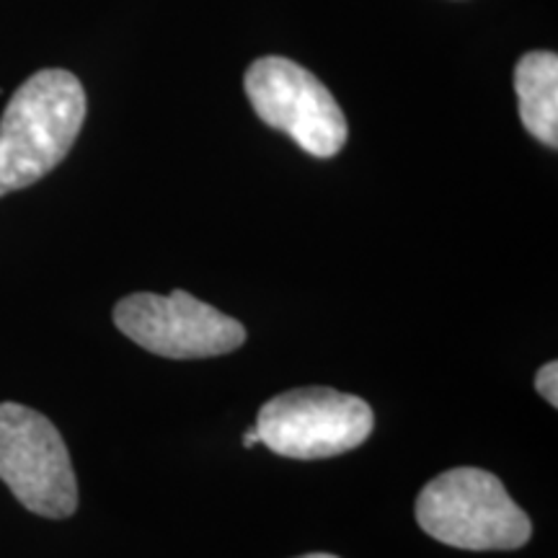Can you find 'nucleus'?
Segmentation results:
<instances>
[{
  "mask_svg": "<svg viewBox=\"0 0 558 558\" xmlns=\"http://www.w3.org/2000/svg\"><path fill=\"white\" fill-rule=\"evenodd\" d=\"M246 96L259 120L305 153L333 158L347 145V117L311 70L288 58H262L246 70Z\"/></svg>",
  "mask_w": 558,
  "mask_h": 558,
  "instance_id": "423d86ee",
  "label": "nucleus"
},
{
  "mask_svg": "<svg viewBox=\"0 0 558 558\" xmlns=\"http://www.w3.org/2000/svg\"><path fill=\"white\" fill-rule=\"evenodd\" d=\"M300 558H339V556H331V554H308V556H300Z\"/></svg>",
  "mask_w": 558,
  "mask_h": 558,
  "instance_id": "9d476101",
  "label": "nucleus"
},
{
  "mask_svg": "<svg viewBox=\"0 0 558 558\" xmlns=\"http://www.w3.org/2000/svg\"><path fill=\"white\" fill-rule=\"evenodd\" d=\"M416 522L429 538L463 550H518L533 522L484 469H452L418 492Z\"/></svg>",
  "mask_w": 558,
  "mask_h": 558,
  "instance_id": "f03ea898",
  "label": "nucleus"
},
{
  "mask_svg": "<svg viewBox=\"0 0 558 558\" xmlns=\"http://www.w3.org/2000/svg\"><path fill=\"white\" fill-rule=\"evenodd\" d=\"M114 324L137 347L166 360L220 357L246 341L243 324L184 290L122 298L114 308Z\"/></svg>",
  "mask_w": 558,
  "mask_h": 558,
  "instance_id": "39448f33",
  "label": "nucleus"
},
{
  "mask_svg": "<svg viewBox=\"0 0 558 558\" xmlns=\"http://www.w3.org/2000/svg\"><path fill=\"white\" fill-rule=\"evenodd\" d=\"M256 442H259V435H256V429H248L246 435H243V448H254Z\"/></svg>",
  "mask_w": 558,
  "mask_h": 558,
  "instance_id": "1a4fd4ad",
  "label": "nucleus"
},
{
  "mask_svg": "<svg viewBox=\"0 0 558 558\" xmlns=\"http://www.w3.org/2000/svg\"><path fill=\"white\" fill-rule=\"evenodd\" d=\"M0 481L39 518L65 520L78 509L65 439L50 418L21 403H0Z\"/></svg>",
  "mask_w": 558,
  "mask_h": 558,
  "instance_id": "20e7f679",
  "label": "nucleus"
},
{
  "mask_svg": "<svg viewBox=\"0 0 558 558\" xmlns=\"http://www.w3.org/2000/svg\"><path fill=\"white\" fill-rule=\"evenodd\" d=\"M259 442L292 460H320L360 448L375 429L367 401L333 388H295L256 414Z\"/></svg>",
  "mask_w": 558,
  "mask_h": 558,
  "instance_id": "7ed1b4c3",
  "label": "nucleus"
},
{
  "mask_svg": "<svg viewBox=\"0 0 558 558\" xmlns=\"http://www.w3.org/2000/svg\"><path fill=\"white\" fill-rule=\"evenodd\" d=\"M86 90L68 70H39L11 96L0 120V197L45 179L73 148Z\"/></svg>",
  "mask_w": 558,
  "mask_h": 558,
  "instance_id": "f257e3e1",
  "label": "nucleus"
},
{
  "mask_svg": "<svg viewBox=\"0 0 558 558\" xmlns=\"http://www.w3.org/2000/svg\"><path fill=\"white\" fill-rule=\"evenodd\" d=\"M535 390L546 399L550 407H558V362H546L535 375Z\"/></svg>",
  "mask_w": 558,
  "mask_h": 558,
  "instance_id": "6e6552de",
  "label": "nucleus"
},
{
  "mask_svg": "<svg viewBox=\"0 0 558 558\" xmlns=\"http://www.w3.org/2000/svg\"><path fill=\"white\" fill-rule=\"evenodd\" d=\"M514 90L520 101V120L535 140L558 148V58L538 50L522 54L514 68Z\"/></svg>",
  "mask_w": 558,
  "mask_h": 558,
  "instance_id": "0eeeda50",
  "label": "nucleus"
}]
</instances>
